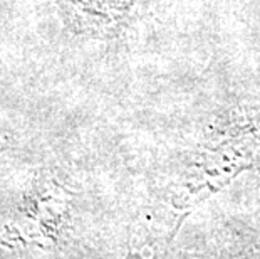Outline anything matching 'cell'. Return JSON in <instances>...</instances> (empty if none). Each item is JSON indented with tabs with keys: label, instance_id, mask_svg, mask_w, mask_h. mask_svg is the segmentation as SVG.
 <instances>
[]
</instances>
